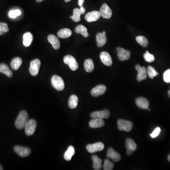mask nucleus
I'll return each instance as SVG.
<instances>
[{"label": "nucleus", "instance_id": "nucleus-1", "mask_svg": "<svg viewBox=\"0 0 170 170\" xmlns=\"http://www.w3.org/2000/svg\"><path fill=\"white\" fill-rule=\"evenodd\" d=\"M28 114L26 111H22L20 112L15 121L16 127L19 130L24 128L28 120Z\"/></svg>", "mask_w": 170, "mask_h": 170}, {"label": "nucleus", "instance_id": "nucleus-2", "mask_svg": "<svg viewBox=\"0 0 170 170\" xmlns=\"http://www.w3.org/2000/svg\"><path fill=\"white\" fill-rule=\"evenodd\" d=\"M52 86L58 91H62L64 88V82L61 77L57 75H54L51 79Z\"/></svg>", "mask_w": 170, "mask_h": 170}, {"label": "nucleus", "instance_id": "nucleus-3", "mask_svg": "<svg viewBox=\"0 0 170 170\" xmlns=\"http://www.w3.org/2000/svg\"><path fill=\"white\" fill-rule=\"evenodd\" d=\"M36 127V122L34 119H30L26 122L25 126V131L27 136H31L35 132Z\"/></svg>", "mask_w": 170, "mask_h": 170}, {"label": "nucleus", "instance_id": "nucleus-4", "mask_svg": "<svg viewBox=\"0 0 170 170\" xmlns=\"http://www.w3.org/2000/svg\"><path fill=\"white\" fill-rule=\"evenodd\" d=\"M40 65V60L39 59H36L31 61L30 64L29 70L30 74L32 76H36L38 74Z\"/></svg>", "mask_w": 170, "mask_h": 170}, {"label": "nucleus", "instance_id": "nucleus-5", "mask_svg": "<svg viewBox=\"0 0 170 170\" xmlns=\"http://www.w3.org/2000/svg\"><path fill=\"white\" fill-rule=\"evenodd\" d=\"M64 63L69 66L72 70H76L79 68L78 63L74 57L71 55H66L63 58Z\"/></svg>", "mask_w": 170, "mask_h": 170}, {"label": "nucleus", "instance_id": "nucleus-6", "mask_svg": "<svg viewBox=\"0 0 170 170\" xmlns=\"http://www.w3.org/2000/svg\"><path fill=\"white\" fill-rule=\"evenodd\" d=\"M118 127L120 131L129 132L133 128V124L130 121L120 119L118 121Z\"/></svg>", "mask_w": 170, "mask_h": 170}, {"label": "nucleus", "instance_id": "nucleus-7", "mask_svg": "<svg viewBox=\"0 0 170 170\" xmlns=\"http://www.w3.org/2000/svg\"><path fill=\"white\" fill-rule=\"evenodd\" d=\"M14 151L17 155L20 157H27L31 153V150L29 147H23L20 146H16L14 147Z\"/></svg>", "mask_w": 170, "mask_h": 170}, {"label": "nucleus", "instance_id": "nucleus-8", "mask_svg": "<svg viewBox=\"0 0 170 170\" xmlns=\"http://www.w3.org/2000/svg\"><path fill=\"white\" fill-rule=\"evenodd\" d=\"M104 146L102 142H98L93 144H89L86 147L87 150L90 153H93L97 151H101L104 149Z\"/></svg>", "mask_w": 170, "mask_h": 170}, {"label": "nucleus", "instance_id": "nucleus-9", "mask_svg": "<svg viewBox=\"0 0 170 170\" xmlns=\"http://www.w3.org/2000/svg\"><path fill=\"white\" fill-rule=\"evenodd\" d=\"M99 12L101 14V16L104 19H109L112 17V10L106 3H104L102 5Z\"/></svg>", "mask_w": 170, "mask_h": 170}, {"label": "nucleus", "instance_id": "nucleus-10", "mask_svg": "<svg viewBox=\"0 0 170 170\" xmlns=\"http://www.w3.org/2000/svg\"><path fill=\"white\" fill-rule=\"evenodd\" d=\"M135 68L138 72L137 77L138 81L141 82L146 79L147 78V69L145 67H141L139 65H136Z\"/></svg>", "mask_w": 170, "mask_h": 170}, {"label": "nucleus", "instance_id": "nucleus-11", "mask_svg": "<svg viewBox=\"0 0 170 170\" xmlns=\"http://www.w3.org/2000/svg\"><path fill=\"white\" fill-rule=\"evenodd\" d=\"M118 52V57L119 59L121 61L128 60L131 56V52L128 50L124 49L121 47H118L117 48Z\"/></svg>", "mask_w": 170, "mask_h": 170}, {"label": "nucleus", "instance_id": "nucleus-12", "mask_svg": "<svg viewBox=\"0 0 170 170\" xmlns=\"http://www.w3.org/2000/svg\"><path fill=\"white\" fill-rule=\"evenodd\" d=\"M110 113L108 110L103 111H96L90 114V117L92 118H99L101 119L108 118L110 116Z\"/></svg>", "mask_w": 170, "mask_h": 170}, {"label": "nucleus", "instance_id": "nucleus-13", "mask_svg": "<svg viewBox=\"0 0 170 170\" xmlns=\"http://www.w3.org/2000/svg\"><path fill=\"white\" fill-rule=\"evenodd\" d=\"M106 91L107 87L104 85H99L93 88L91 91V94L93 97H98L103 94Z\"/></svg>", "mask_w": 170, "mask_h": 170}, {"label": "nucleus", "instance_id": "nucleus-14", "mask_svg": "<svg viewBox=\"0 0 170 170\" xmlns=\"http://www.w3.org/2000/svg\"><path fill=\"white\" fill-rule=\"evenodd\" d=\"M126 147L127 150V154L128 156H131L133 154L137 148V145L133 140L131 138L127 139L126 142Z\"/></svg>", "mask_w": 170, "mask_h": 170}, {"label": "nucleus", "instance_id": "nucleus-15", "mask_svg": "<svg viewBox=\"0 0 170 170\" xmlns=\"http://www.w3.org/2000/svg\"><path fill=\"white\" fill-rule=\"evenodd\" d=\"M101 17V14L99 11H92L87 13L85 19L88 22H91L97 20Z\"/></svg>", "mask_w": 170, "mask_h": 170}, {"label": "nucleus", "instance_id": "nucleus-16", "mask_svg": "<svg viewBox=\"0 0 170 170\" xmlns=\"http://www.w3.org/2000/svg\"><path fill=\"white\" fill-rule=\"evenodd\" d=\"M100 57L101 61L104 65L107 66H110L112 65L113 60L112 58L110 56V54H109L107 52H102L100 54Z\"/></svg>", "mask_w": 170, "mask_h": 170}, {"label": "nucleus", "instance_id": "nucleus-17", "mask_svg": "<svg viewBox=\"0 0 170 170\" xmlns=\"http://www.w3.org/2000/svg\"><path fill=\"white\" fill-rule=\"evenodd\" d=\"M97 45L99 47H102L107 43L106 32L103 31L102 33H98L96 35Z\"/></svg>", "mask_w": 170, "mask_h": 170}, {"label": "nucleus", "instance_id": "nucleus-18", "mask_svg": "<svg viewBox=\"0 0 170 170\" xmlns=\"http://www.w3.org/2000/svg\"><path fill=\"white\" fill-rule=\"evenodd\" d=\"M107 157L112 159L115 162H118L121 159V156L118 153L115 151L112 148H109L107 153Z\"/></svg>", "mask_w": 170, "mask_h": 170}, {"label": "nucleus", "instance_id": "nucleus-19", "mask_svg": "<svg viewBox=\"0 0 170 170\" xmlns=\"http://www.w3.org/2000/svg\"><path fill=\"white\" fill-rule=\"evenodd\" d=\"M89 126L91 128H99L103 127L104 125V122L103 119L99 118L93 119L89 123Z\"/></svg>", "mask_w": 170, "mask_h": 170}, {"label": "nucleus", "instance_id": "nucleus-20", "mask_svg": "<svg viewBox=\"0 0 170 170\" xmlns=\"http://www.w3.org/2000/svg\"><path fill=\"white\" fill-rule=\"evenodd\" d=\"M136 104L138 107L143 109H147L149 107V102L144 97H139L136 99Z\"/></svg>", "mask_w": 170, "mask_h": 170}, {"label": "nucleus", "instance_id": "nucleus-21", "mask_svg": "<svg viewBox=\"0 0 170 170\" xmlns=\"http://www.w3.org/2000/svg\"><path fill=\"white\" fill-rule=\"evenodd\" d=\"M48 40L51 44L54 49L58 50L60 47V42L57 37L54 35H50L48 36Z\"/></svg>", "mask_w": 170, "mask_h": 170}, {"label": "nucleus", "instance_id": "nucleus-22", "mask_svg": "<svg viewBox=\"0 0 170 170\" xmlns=\"http://www.w3.org/2000/svg\"><path fill=\"white\" fill-rule=\"evenodd\" d=\"M33 39L32 34L30 32H26L23 35V45L25 47H29L32 43Z\"/></svg>", "mask_w": 170, "mask_h": 170}, {"label": "nucleus", "instance_id": "nucleus-23", "mask_svg": "<svg viewBox=\"0 0 170 170\" xmlns=\"http://www.w3.org/2000/svg\"><path fill=\"white\" fill-rule=\"evenodd\" d=\"M0 73L4 74L9 78H11L13 75L12 71L10 70L8 65L5 63L0 64Z\"/></svg>", "mask_w": 170, "mask_h": 170}, {"label": "nucleus", "instance_id": "nucleus-24", "mask_svg": "<svg viewBox=\"0 0 170 170\" xmlns=\"http://www.w3.org/2000/svg\"><path fill=\"white\" fill-rule=\"evenodd\" d=\"M75 31L77 34H81V35L85 37H88L89 36L87 28L82 25H79L76 26Z\"/></svg>", "mask_w": 170, "mask_h": 170}, {"label": "nucleus", "instance_id": "nucleus-25", "mask_svg": "<svg viewBox=\"0 0 170 170\" xmlns=\"http://www.w3.org/2000/svg\"><path fill=\"white\" fill-rule=\"evenodd\" d=\"M22 63V59L20 57H16L11 60V67L13 70H18Z\"/></svg>", "mask_w": 170, "mask_h": 170}, {"label": "nucleus", "instance_id": "nucleus-26", "mask_svg": "<svg viewBox=\"0 0 170 170\" xmlns=\"http://www.w3.org/2000/svg\"><path fill=\"white\" fill-rule=\"evenodd\" d=\"M92 159L93 162V168L94 170H99L102 168V160L97 156L93 155L92 156Z\"/></svg>", "mask_w": 170, "mask_h": 170}, {"label": "nucleus", "instance_id": "nucleus-27", "mask_svg": "<svg viewBox=\"0 0 170 170\" xmlns=\"http://www.w3.org/2000/svg\"><path fill=\"white\" fill-rule=\"evenodd\" d=\"M72 32L68 29H60L57 33V36L61 39H66L71 36Z\"/></svg>", "mask_w": 170, "mask_h": 170}, {"label": "nucleus", "instance_id": "nucleus-28", "mask_svg": "<svg viewBox=\"0 0 170 170\" xmlns=\"http://www.w3.org/2000/svg\"><path fill=\"white\" fill-rule=\"evenodd\" d=\"M78 97L76 95H71L68 102V105L70 109H74L77 107L78 104Z\"/></svg>", "mask_w": 170, "mask_h": 170}, {"label": "nucleus", "instance_id": "nucleus-29", "mask_svg": "<svg viewBox=\"0 0 170 170\" xmlns=\"http://www.w3.org/2000/svg\"><path fill=\"white\" fill-rule=\"evenodd\" d=\"M74 154V148L73 146H70L69 147H68L67 151L65 152V154L64 155V158L65 159V160L70 161Z\"/></svg>", "mask_w": 170, "mask_h": 170}, {"label": "nucleus", "instance_id": "nucleus-30", "mask_svg": "<svg viewBox=\"0 0 170 170\" xmlns=\"http://www.w3.org/2000/svg\"><path fill=\"white\" fill-rule=\"evenodd\" d=\"M84 68L85 70L88 73H91L94 69V64L92 60L88 59L85 61Z\"/></svg>", "mask_w": 170, "mask_h": 170}, {"label": "nucleus", "instance_id": "nucleus-31", "mask_svg": "<svg viewBox=\"0 0 170 170\" xmlns=\"http://www.w3.org/2000/svg\"><path fill=\"white\" fill-rule=\"evenodd\" d=\"M81 13L80 12V10L78 8L74 9L73 15L70 17V19L73 20L75 22H79L80 21V15Z\"/></svg>", "mask_w": 170, "mask_h": 170}, {"label": "nucleus", "instance_id": "nucleus-32", "mask_svg": "<svg viewBox=\"0 0 170 170\" xmlns=\"http://www.w3.org/2000/svg\"><path fill=\"white\" fill-rule=\"evenodd\" d=\"M136 40L138 43L143 47H146L148 45V40L144 36H138L137 37H136Z\"/></svg>", "mask_w": 170, "mask_h": 170}, {"label": "nucleus", "instance_id": "nucleus-33", "mask_svg": "<svg viewBox=\"0 0 170 170\" xmlns=\"http://www.w3.org/2000/svg\"><path fill=\"white\" fill-rule=\"evenodd\" d=\"M147 73L148 76L151 79H154V77L158 75V73L156 72V70L151 66H148L147 68Z\"/></svg>", "mask_w": 170, "mask_h": 170}, {"label": "nucleus", "instance_id": "nucleus-34", "mask_svg": "<svg viewBox=\"0 0 170 170\" xmlns=\"http://www.w3.org/2000/svg\"><path fill=\"white\" fill-rule=\"evenodd\" d=\"M143 57L146 62H148V63H152V62H154L155 60V56L150 53H149V52L147 51L144 54Z\"/></svg>", "mask_w": 170, "mask_h": 170}, {"label": "nucleus", "instance_id": "nucleus-35", "mask_svg": "<svg viewBox=\"0 0 170 170\" xmlns=\"http://www.w3.org/2000/svg\"><path fill=\"white\" fill-rule=\"evenodd\" d=\"M9 31L8 25L6 23L1 22L0 23V35H2Z\"/></svg>", "mask_w": 170, "mask_h": 170}, {"label": "nucleus", "instance_id": "nucleus-36", "mask_svg": "<svg viewBox=\"0 0 170 170\" xmlns=\"http://www.w3.org/2000/svg\"><path fill=\"white\" fill-rule=\"evenodd\" d=\"M114 167V165L108 159H105L104 164L103 168L104 170H112Z\"/></svg>", "mask_w": 170, "mask_h": 170}, {"label": "nucleus", "instance_id": "nucleus-37", "mask_svg": "<svg viewBox=\"0 0 170 170\" xmlns=\"http://www.w3.org/2000/svg\"><path fill=\"white\" fill-rule=\"evenodd\" d=\"M21 11L19 10H12L9 12V16L10 18L15 19L17 17L21 15Z\"/></svg>", "mask_w": 170, "mask_h": 170}, {"label": "nucleus", "instance_id": "nucleus-38", "mask_svg": "<svg viewBox=\"0 0 170 170\" xmlns=\"http://www.w3.org/2000/svg\"><path fill=\"white\" fill-rule=\"evenodd\" d=\"M164 81L165 82L170 83V69L166 70L163 75Z\"/></svg>", "mask_w": 170, "mask_h": 170}, {"label": "nucleus", "instance_id": "nucleus-39", "mask_svg": "<svg viewBox=\"0 0 170 170\" xmlns=\"http://www.w3.org/2000/svg\"><path fill=\"white\" fill-rule=\"evenodd\" d=\"M161 129L159 127L156 128L154 130V131L151 134H150L151 137L152 138H155L159 135V133L160 132Z\"/></svg>", "mask_w": 170, "mask_h": 170}, {"label": "nucleus", "instance_id": "nucleus-40", "mask_svg": "<svg viewBox=\"0 0 170 170\" xmlns=\"http://www.w3.org/2000/svg\"><path fill=\"white\" fill-rule=\"evenodd\" d=\"M80 11L81 12V14H84L85 12H86V10L85 9L84 7L83 6L80 7Z\"/></svg>", "mask_w": 170, "mask_h": 170}, {"label": "nucleus", "instance_id": "nucleus-41", "mask_svg": "<svg viewBox=\"0 0 170 170\" xmlns=\"http://www.w3.org/2000/svg\"><path fill=\"white\" fill-rule=\"evenodd\" d=\"M85 0H78V4L80 7L82 6Z\"/></svg>", "mask_w": 170, "mask_h": 170}, {"label": "nucleus", "instance_id": "nucleus-42", "mask_svg": "<svg viewBox=\"0 0 170 170\" xmlns=\"http://www.w3.org/2000/svg\"><path fill=\"white\" fill-rule=\"evenodd\" d=\"M44 0H36V1L37 2H41L43 1Z\"/></svg>", "mask_w": 170, "mask_h": 170}, {"label": "nucleus", "instance_id": "nucleus-43", "mask_svg": "<svg viewBox=\"0 0 170 170\" xmlns=\"http://www.w3.org/2000/svg\"><path fill=\"white\" fill-rule=\"evenodd\" d=\"M168 161H169L170 162V155H169V156H168Z\"/></svg>", "mask_w": 170, "mask_h": 170}, {"label": "nucleus", "instance_id": "nucleus-44", "mask_svg": "<svg viewBox=\"0 0 170 170\" xmlns=\"http://www.w3.org/2000/svg\"><path fill=\"white\" fill-rule=\"evenodd\" d=\"M3 169L2 168V166L0 165V170H2Z\"/></svg>", "mask_w": 170, "mask_h": 170}, {"label": "nucleus", "instance_id": "nucleus-45", "mask_svg": "<svg viewBox=\"0 0 170 170\" xmlns=\"http://www.w3.org/2000/svg\"><path fill=\"white\" fill-rule=\"evenodd\" d=\"M168 95H169V97H170V90L168 91Z\"/></svg>", "mask_w": 170, "mask_h": 170}, {"label": "nucleus", "instance_id": "nucleus-46", "mask_svg": "<svg viewBox=\"0 0 170 170\" xmlns=\"http://www.w3.org/2000/svg\"><path fill=\"white\" fill-rule=\"evenodd\" d=\"M71 0H65V2H69Z\"/></svg>", "mask_w": 170, "mask_h": 170}]
</instances>
